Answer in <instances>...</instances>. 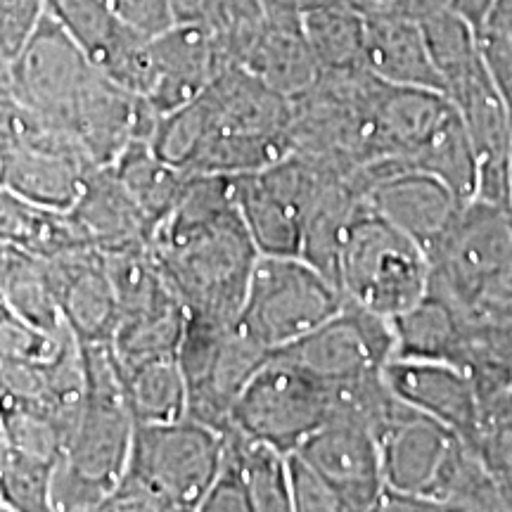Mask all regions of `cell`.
<instances>
[{
	"mask_svg": "<svg viewBox=\"0 0 512 512\" xmlns=\"http://www.w3.org/2000/svg\"><path fill=\"white\" fill-rule=\"evenodd\" d=\"M185 323H188V311L178 299L159 309L119 318L110 342L114 358L121 368L157 361V358H176Z\"/></svg>",
	"mask_w": 512,
	"mask_h": 512,
	"instance_id": "4dcf8cb0",
	"label": "cell"
},
{
	"mask_svg": "<svg viewBox=\"0 0 512 512\" xmlns=\"http://www.w3.org/2000/svg\"><path fill=\"white\" fill-rule=\"evenodd\" d=\"M292 100L228 67L188 105L159 117L150 145L185 174L242 176L292 152Z\"/></svg>",
	"mask_w": 512,
	"mask_h": 512,
	"instance_id": "6da1fadb",
	"label": "cell"
},
{
	"mask_svg": "<svg viewBox=\"0 0 512 512\" xmlns=\"http://www.w3.org/2000/svg\"><path fill=\"white\" fill-rule=\"evenodd\" d=\"M240 67L290 100L309 91L320 67L304 34L302 10L266 0V17L242 55Z\"/></svg>",
	"mask_w": 512,
	"mask_h": 512,
	"instance_id": "44dd1931",
	"label": "cell"
},
{
	"mask_svg": "<svg viewBox=\"0 0 512 512\" xmlns=\"http://www.w3.org/2000/svg\"><path fill=\"white\" fill-rule=\"evenodd\" d=\"M392 328L394 356L470 366V332L463 313L430 292L413 309L396 316Z\"/></svg>",
	"mask_w": 512,
	"mask_h": 512,
	"instance_id": "cb8c5ba5",
	"label": "cell"
},
{
	"mask_svg": "<svg viewBox=\"0 0 512 512\" xmlns=\"http://www.w3.org/2000/svg\"><path fill=\"white\" fill-rule=\"evenodd\" d=\"M8 451V441H5V434H3V425H0V458H3V453Z\"/></svg>",
	"mask_w": 512,
	"mask_h": 512,
	"instance_id": "f6af8a7d",
	"label": "cell"
},
{
	"mask_svg": "<svg viewBox=\"0 0 512 512\" xmlns=\"http://www.w3.org/2000/svg\"><path fill=\"white\" fill-rule=\"evenodd\" d=\"M494 3L496 0H451V10L456 12L458 17H463L465 22L482 36Z\"/></svg>",
	"mask_w": 512,
	"mask_h": 512,
	"instance_id": "ab89813d",
	"label": "cell"
},
{
	"mask_svg": "<svg viewBox=\"0 0 512 512\" xmlns=\"http://www.w3.org/2000/svg\"><path fill=\"white\" fill-rule=\"evenodd\" d=\"M304 34L320 72L363 67V15L344 0H318L302 10Z\"/></svg>",
	"mask_w": 512,
	"mask_h": 512,
	"instance_id": "4316f807",
	"label": "cell"
},
{
	"mask_svg": "<svg viewBox=\"0 0 512 512\" xmlns=\"http://www.w3.org/2000/svg\"><path fill=\"white\" fill-rule=\"evenodd\" d=\"M221 453L223 432L188 415L136 425L124 472L100 512H197Z\"/></svg>",
	"mask_w": 512,
	"mask_h": 512,
	"instance_id": "277c9868",
	"label": "cell"
},
{
	"mask_svg": "<svg viewBox=\"0 0 512 512\" xmlns=\"http://www.w3.org/2000/svg\"><path fill=\"white\" fill-rule=\"evenodd\" d=\"M55 465L24 456L8 446L0 458V501L5 510L50 512V479Z\"/></svg>",
	"mask_w": 512,
	"mask_h": 512,
	"instance_id": "d6a6232c",
	"label": "cell"
},
{
	"mask_svg": "<svg viewBox=\"0 0 512 512\" xmlns=\"http://www.w3.org/2000/svg\"><path fill=\"white\" fill-rule=\"evenodd\" d=\"M377 441H380L384 489L425 496L439 505L437 486L460 444L458 434L403 403Z\"/></svg>",
	"mask_w": 512,
	"mask_h": 512,
	"instance_id": "d6986e66",
	"label": "cell"
},
{
	"mask_svg": "<svg viewBox=\"0 0 512 512\" xmlns=\"http://www.w3.org/2000/svg\"><path fill=\"white\" fill-rule=\"evenodd\" d=\"M152 81L145 100L159 117L188 105L230 64L204 24H174L152 36Z\"/></svg>",
	"mask_w": 512,
	"mask_h": 512,
	"instance_id": "ffe728a7",
	"label": "cell"
},
{
	"mask_svg": "<svg viewBox=\"0 0 512 512\" xmlns=\"http://www.w3.org/2000/svg\"><path fill=\"white\" fill-rule=\"evenodd\" d=\"M150 252L190 316L238 320L259 252L242 221L235 178L190 174Z\"/></svg>",
	"mask_w": 512,
	"mask_h": 512,
	"instance_id": "7a4b0ae2",
	"label": "cell"
},
{
	"mask_svg": "<svg viewBox=\"0 0 512 512\" xmlns=\"http://www.w3.org/2000/svg\"><path fill=\"white\" fill-rule=\"evenodd\" d=\"M394 351L392 320L344 302L342 311L275 354L299 363L328 384H339L380 373Z\"/></svg>",
	"mask_w": 512,
	"mask_h": 512,
	"instance_id": "4fadbf2b",
	"label": "cell"
},
{
	"mask_svg": "<svg viewBox=\"0 0 512 512\" xmlns=\"http://www.w3.org/2000/svg\"><path fill=\"white\" fill-rule=\"evenodd\" d=\"M117 15L133 29L147 36H157L174 27L171 0H105Z\"/></svg>",
	"mask_w": 512,
	"mask_h": 512,
	"instance_id": "f35d334b",
	"label": "cell"
},
{
	"mask_svg": "<svg viewBox=\"0 0 512 512\" xmlns=\"http://www.w3.org/2000/svg\"><path fill=\"white\" fill-rule=\"evenodd\" d=\"M0 302L43 332H62L46 256L15 245H0Z\"/></svg>",
	"mask_w": 512,
	"mask_h": 512,
	"instance_id": "d4e9b609",
	"label": "cell"
},
{
	"mask_svg": "<svg viewBox=\"0 0 512 512\" xmlns=\"http://www.w3.org/2000/svg\"><path fill=\"white\" fill-rule=\"evenodd\" d=\"M67 216L83 242L102 254L150 247L155 235L152 223L131 200L110 164L95 166L88 174L81 195L76 197Z\"/></svg>",
	"mask_w": 512,
	"mask_h": 512,
	"instance_id": "7402d4cb",
	"label": "cell"
},
{
	"mask_svg": "<svg viewBox=\"0 0 512 512\" xmlns=\"http://www.w3.org/2000/svg\"><path fill=\"white\" fill-rule=\"evenodd\" d=\"M110 166L155 230L176 207L190 176L159 157L150 140L131 143Z\"/></svg>",
	"mask_w": 512,
	"mask_h": 512,
	"instance_id": "484cf974",
	"label": "cell"
},
{
	"mask_svg": "<svg viewBox=\"0 0 512 512\" xmlns=\"http://www.w3.org/2000/svg\"><path fill=\"white\" fill-rule=\"evenodd\" d=\"M12 117H15V100H12V95H8V98H0V185H3L5 159H8Z\"/></svg>",
	"mask_w": 512,
	"mask_h": 512,
	"instance_id": "b9f144b4",
	"label": "cell"
},
{
	"mask_svg": "<svg viewBox=\"0 0 512 512\" xmlns=\"http://www.w3.org/2000/svg\"><path fill=\"white\" fill-rule=\"evenodd\" d=\"M121 384L136 425H159L188 415V387L178 358H157L121 368Z\"/></svg>",
	"mask_w": 512,
	"mask_h": 512,
	"instance_id": "f1b7e54d",
	"label": "cell"
},
{
	"mask_svg": "<svg viewBox=\"0 0 512 512\" xmlns=\"http://www.w3.org/2000/svg\"><path fill=\"white\" fill-rule=\"evenodd\" d=\"M223 448L240 467L252 512H292L290 501V453L249 439L238 430L223 432Z\"/></svg>",
	"mask_w": 512,
	"mask_h": 512,
	"instance_id": "f546056e",
	"label": "cell"
},
{
	"mask_svg": "<svg viewBox=\"0 0 512 512\" xmlns=\"http://www.w3.org/2000/svg\"><path fill=\"white\" fill-rule=\"evenodd\" d=\"M0 425L12 451L55 465L67 444V425L60 415L41 406L10 403L0 406Z\"/></svg>",
	"mask_w": 512,
	"mask_h": 512,
	"instance_id": "1f68e13d",
	"label": "cell"
},
{
	"mask_svg": "<svg viewBox=\"0 0 512 512\" xmlns=\"http://www.w3.org/2000/svg\"><path fill=\"white\" fill-rule=\"evenodd\" d=\"M81 356L86 377L83 401L62 460L112 491L131 453L136 420L110 344H81Z\"/></svg>",
	"mask_w": 512,
	"mask_h": 512,
	"instance_id": "30bf717a",
	"label": "cell"
},
{
	"mask_svg": "<svg viewBox=\"0 0 512 512\" xmlns=\"http://www.w3.org/2000/svg\"><path fill=\"white\" fill-rule=\"evenodd\" d=\"M363 202L430 252L463 200L441 178L415 169L366 166L354 176Z\"/></svg>",
	"mask_w": 512,
	"mask_h": 512,
	"instance_id": "9a60e30c",
	"label": "cell"
},
{
	"mask_svg": "<svg viewBox=\"0 0 512 512\" xmlns=\"http://www.w3.org/2000/svg\"><path fill=\"white\" fill-rule=\"evenodd\" d=\"M330 415V384L290 358L273 354L235 399L228 427L283 453H294Z\"/></svg>",
	"mask_w": 512,
	"mask_h": 512,
	"instance_id": "ba28073f",
	"label": "cell"
},
{
	"mask_svg": "<svg viewBox=\"0 0 512 512\" xmlns=\"http://www.w3.org/2000/svg\"><path fill=\"white\" fill-rule=\"evenodd\" d=\"M290 465L292 512H339L344 510L335 489L318 475L299 453L287 456Z\"/></svg>",
	"mask_w": 512,
	"mask_h": 512,
	"instance_id": "e575fe53",
	"label": "cell"
},
{
	"mask_svg": "<svg viewBox=\"0 0 512 512\" xmlns=\"http://www.w3.org/2000/svg\"><path fill=\"white\" fill-rule=\"evenodd\" d=\"M294 453L328 482L344 512L375 510L384 491L380 441L354 422L328 420Z\"/></svg>",
	"mask_w": 512,
	"mask_h": 512,
	"instance_id": "e0dca14e",
	"label": "cell"
},
{
	"mask_svg": "<svg viewBox=\"0 0 512 512\" xmlns=\"http://www.w3.org/2000/svg\"><path fill=\"white\" fill-rule=\"evenodd\" d=\"M484 34H494L503 38L512 48V0H496L491 8L489 22H486Z\"/></svg>",
	"mask_w": 512,
	"mask_h": 512,
	"instance_id": "60d3db41",
	"label": "cell"
},
{
	"mask_svg": "<svg viewBox=\"0 0 512 512\" xmlns=\"http://www.w3.org/2000/svg\"><path fill=\"white\" fill-rule=\"evenodd\" d=\"M46 12L48 0H0V50L10 62L27 46Z\"/></svg>",
	"mask_w": 512,
	"mask_h": 512,
	"instance_id": "d590c367",
	"label": "cell"
},
{
	"mask_svg": "<svg viewBox=\"0 0 512 512\" xmlns=\"http://www.w3.org/2000/svg\"><path fill=\"white\" fill-rule=\"evenodd\" d=\"M62 320L79 344H110L119 309L105 254L95 247H74L46 256Z\"/></svg>",
	"mask_w": 512,
	"mask_h": 512,
	"instance_id": "ac0fdd59",
	"label": "cell"
},
{
	"mask_svg": "<svg viewBox=\"0 0 512 512\" xmlns=\"http://www.w3.org/2000/svg\"><path fill=\"white\" fill-rule=\"evenodd\" d=\"M12 88V67H10V60L5 57L3 50H0V98H8Z\"/></svg>",
	"mask_w": 512,
	"mask_h": 512,
	"instance_id": "7bdbcfd3",
	"label": "cell"
},
{
	"mask_svg": "<svg viewBox=\"0 0 512 512\" xmlns=\"http://www.w3.org/2000/svg\"><path fill=\"white\" fill-rule=\"evenodd\" d=\"M342 306L339 287L302 256L259 254L238 323L249 337L275 354L323 325Z\"/></svg>",
	"mask_w": 512,
	"mask_h": 512,
	"instance_id": "52a82bcc",
	"label": "cell"
},
{
	"mask_svg": "<svg viewBox=\"0 0 512 512\" xmlns=\"http://www.w3.org/2000/svg\"><path fill=\"white\" fill-rule=\"evenodd\" d=\"M10 67L12 100L67 133L83 95L102 74L48 12Z\"/></svg>",
	"mask_w": 512,
	"mask_h": 512,
	"instance_id": "8fae6325",
	"label": "cell"
},
{
	"mask_svg": "<svg viewBox=\"0 0 512 512\" xmlns=\"http://www.w3.org/2000/svg\"><path fill=\"white\" fill-rule=\"evenodd\" d=\"M0 512H8V510H5V505H3V501H0Z\"/></svg>",
	"mask_w": 512,
	"mask_h": 512,
	"instance_id": "bcb514c9",
	"label": "cell"
},
{
	"mask_svg": "<svg viewBox=\"0 0 512 512\" xmlns=\"http://www.w3.org/2000/svg\"><path fill=\"white\" fill-rule=\"evenodd\" d=\"M273 354L240 328L238 320L190 316L178 347L188 387V418L223 432L245 384Z\"/></svg>",
	"mask_w": 512,
	"mask_h": 512,
	"instance_id": "9c48e42d",
	"label": "cell"
},
{
	"mask_svg": "<svg viewBox=\"0 0 512 512\" xmlns=\"http://www.w3.org/2000/svg\"><path fill=\"white\" fill-rule=\"evenodd\" d=\"M0 245H15L41 256L88 247L67 211L27 202L0 185Z\"/></svg>",
	"mask_w": 512,
	"mask_h": 512,
	"instance_id": "83f0119b",
	"label": "cell"
},
{
	"mask_svg": "<svg viewBox=\"0 0 512 512\" xmlns=\"http://www.w3.org/2000/svg\"><path fill=\"white\" fill-rule=\"evenodd\" d=\"M110 489L91 477L76 472L60 458L50 479V510L57 512H100Z\"/></svg>",
	"mask_w": 512,
	"mask_h": 512,
	"instance_id": "836d02e7",
	"label": "cell"
},
{
	"mask_svg": "<svg viewBox=\"0 0 512 512\" xmlns=\"http://www.w3.org/2000/svg\"><path fill=\"white\" fill-rule=\"evenodd\" d=\"M271 3H283V5H290V8L304 10V8H309V5L318 3V0H271Z\"/></svg>",
	"mask_w": 512,
	"mask_h": 512,
	"instance_id": "ee69618b",
	"label": "cell"
},
{
	"mask_svg": "<svg viewBox=\"0 0 512 512\" xmlns=\"http://www.w3.org/2000/svg\"><path fill=\"white\" fill-rule=\"evenodd\" d=\"M93 169V159L74 136L15 102L3 188L38 207L69 211Z\"/></svg>",
	"mask_w": 512,
	"mask_h": 512,
	"instance_id": "7c38bea8",
	"label": "cell"
},
{
	"mask_svg": "<svg viewBox=\"0 0 512 512\" xmlns=\"http://www.w3.org/2000/svg\"><path fill=\"white\" fill-rule=\"evenodd\" d=\"M384 380L396 399L475 446L482 430V399L470 370L430 358L394 356L384 366Z\"/></svg>",
	"mask_w": 512,
	"mask_h": 512,
	"instance_id": "2e32d148",
	"label": "cell"
},
{
	"mask_svg": "<svg viewBox=\"0 0 512 512\" xmlns=\"http://www.w3.org/2000/svg\"><path fill=\"white\" fill-rule=\"evenodd\" d=\"M197 512H252L245 479L240 475L238 463L226 453V448L221 453V465L216 470L214 482L209 484Z\"/></svg>",
	"mask_w": 512,
	"mask_h": 512,
	"instance_id": "8d00e7d4",
	"label": "cell"
},
{
	"mask_svg": "<svg viewBox=\"0 0 512 512\" xmlns=\"http://www.w3.org/2000/svg\"><path fill=\"white\" fill-rule=\"evenodd\" d=\"M482 46L508 119V209L512 211V48L494 34H482Z\"/></svg>",
	"mask_w": 512,
	"mask_h": 512,
	"instance_id": "74e56055",
	"label": "cell"
},
{
	"mask_svg": "<svg viewBox=\"0 0 512 512\" xmlns=\"http://www.w3.org/2000/svg\"><path fill=\"white\" fill-rule=\"evenodd\" d=\"M441 93L456 107L477 159V197L508 204V119L482 36L453 10L420 22Z\"/></svg>",
	"mask_w": 512,
	"mask_h": 512,
	"instance_id": "3957f363",
	"label": "cell"
},
{
	"mask_svg": "<svg viewBox=\"0 0 512 512\" xmlns=\"http://www.w3.org/2000/svg\"><path fill=\"white\" fill-rule=\"evenodd\" d=\"M48 15L98 72L145 98L152 81V36L126 24L105 0H48Z\"/></svg>",
	"mask_w": 512,
	"mask_h": 512,
	"instance_id": "5bb4252c",
	"label": "cell"
},
{
	"mask_svg": "<svg viewBox=\"0 0 512 512\" xmlns=\"http://www.w3.org/2000/svg\"><path fill=\"white\" fill-rule=\"evenodd\" d=\"M335 285L347 304L394 320L430 292V259L411 235L363 202L339 247Z\"/></svg>",
	"mask_w": 512,
	"mask_h": 512,
	"instance_id": "5b68a950",
	"label": "cell"
},
{
	"mask_svg": "<svg viewBox=\"0 0 512 512\" xmlns=\"http://www.w3.org/2000/svg\"><path fill=\"white\" fill-rule=\"evenodd\" d=\"M363 67L394 86L430 88L441 93L425 29L396 15H363Z\"/></svg>",
	"mask_w": 512,
	"mask_h": 512,
	"instance_id": "603a6c76",
	"label": "cell"
},
{
	"mask_svg": "<svg viewBox=\"0 0 512 512\" xmlns=\"http://www.w3.org/2000/svg\"><path fill=\"white\" fill-rule=\"evenodd\" d=\"M430 294L460 313L475 309L512 275V211L472 197L427 252Z\"/></svg>",
	"mask_w": 512,
	"mask_h": 512,
	"instance_id": "8992f818",
	"label": "cell"
}]
</instances>
